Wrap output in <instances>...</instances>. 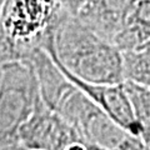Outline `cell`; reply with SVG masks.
Here are the masks:
<instances>
[{
	"label": "cell",
	"instance_id": "6da1fadb",
	"mask_svg": "<svg viewBox=\"0 0 150 150\" xmlns=\"http://www.w3.org/2000/svg\"><path fill=\"white\" fill-rule=\"evenodd\" d=\"M64 71L91 84L125 81L124 56L114 43L98 35L70 15L56 29L45 48Z\"/></svg>",
	"mask_w": 150,
	"mask_h": 150
},
{
	"label": "cell",
	"instance_id": "30bf717a",
	"mask_svg": "<svg viewBox=\"0 0 150 150\" xmlns=\"http://www.w3.org/2000/svg\"><path fill=\"white\" fill-rule=\"evenodd\" d=\"M124 84L133 104L144 150H150V88L129 80H125Z\"/></svg>",
	"mask_w": 150,
	"mask_h": 150
},
{
	"label": "cell",
	"instance_id": "8992f818",
	"mask_svg": "<svg viewBox=\"0 0 150 150\" xmlns=\"http://www.w3.org/2000/svg\"><path fill=\"white\" fill-rule=\"evenodd\" d=\"M64 73L70 79V81H73L78 88H80L93 101H95L115 121H118L123 128L130 131L131 134L140 138V129L134 114L130 96L126 91L124 83L91 84L83 81L80 79L68 74L67 71Z\"/></svg>",
	"mask_w": 150,
	"mask_h": 150
},
{
	"label": "cell",
	"instance_id": "52a82bcc",
	"mask_svg": "<svg viewBox=\"0 0 150 150\" xmlns=\"http://www.w3.org/2000/svg\"><path fill=\"white\" fill-rule=\"evenodd\" d=\"M138 0H86L76 16L89 29L114 43Z\"/></svg>",
	"mask_w": 150,
	"mask_h": 150
},
{
	"label": "cell",
	"instance_id": "ba28073f",
	"mask_svg": "<svg viewBox=\"0 0 150 150\" xmlns=\"http://www.w3.org/2000/svg\"><path fill=\"white\" fill-rule=\"evenodd\" d=\"M30 60L39 81L41 98L50 109H54L73 83L46 49H39Z\"/></svg>",
	"mask_w": 150,
	"mask_h": 150
},
{
	"label": "cell",
	"instance_id": "8fae6325",
	"mask_svg": "<svg viewBox=\"0 0 150 150\" xmlns=\"http://www.w3.org/2000/svg\"><path fill=\"white\" fill-rule=\"evenodd\" d=\"M125 80L150 88V50L139 48L124 51Z\"/></svg>",
	"mask_w": 150,
	"mask_h": 150
},
{
	"label": "cell",
	"instance_id": "5b68a950",
	"mask_svg": "<svg viewBox=\"0 0 150 150\" xmlns=\"http://www.w3.org/2000/svg\"><path fill=\"white\" fill-rule=\"evenodd\" d=\"M75 139L74 130L43 99L18 131V142L33 150H62Z\"/></svg>",
	"mask_w": 150,
	"mask_h": 150
},
{
	"label": "cell",
	"instance_id": "7c38bea8",
	"mask_svg": "<svg viewBox=\"0 0 150 150\" xmlns=\"http://www.w3.org/2000/svg\"><path fill=\"white\" fill-rule=\"evenodd\" d=\"M0 150H25L23 145L15 142V143H0Z\"/></svg>",
	"mask_w": 150,
	"mask_h": 150
},
{
	"label": "cell",
	"instance_id": "e0dca14e",
	"mask_svg": "<svg viewBox=\"0 0 150 150\" xmlns=\"http://www.w3.org/2000/svg\"><path fill=\"white\" fill-rule=\"evenodd\" d=\"M25 150H33V149H25Z\"/></svg>",
	"mask_w": 150,
	"mask_h": 150
},
{
	"label": "cell",
	"instance_id": "5bb4252c",
	"mask_svg": "<svg viewBox=\"0 0 150 150\" xmlns=\"http://www.w3.org/2000/svg\"><path fill=\"white\" fill-rule=\"evenodd\" d=\"M3 4H4V0H0V13H1V8H3Z\"/></svg>",
	"mask_w": 150,
	"mask_h": 150
},
{
	"label": "cell",
	"instance_id": "277c9868",
	"mask_svg": "<svg viewBox=\"0 0 150 150\" xmlns=\"http://www.w3.org/2000/svg\"><path fill=\"white\" fill-rule=\"evenodd\" d=\"M41 99L31 60H14L1 65L0 143L18 142L20 126L31 116Z\"/></svg>",
	"mask_w": 150,
	"mask_h": 150
},
{
	"label": "cell",
	"instance_id": "9c48e42d",
	"mask_svg": "<svg viewBox=\"0 0 150 150\" xmlns=\"http://www.w3.org/2000/svg\"><path fill=\"white\" fill-rule=\"evenodd\" d=\"M150 41V0H138L131 9L114 44L123 51L135 50Z\"/></svg>",
	"mask_w": 150,
	"mask_h": 150
},
{
	"label": "cell",
	"instance_id": "9a60e30c",
	"mask_svg": "<svg viewBox=\"0 0 150 150\" xmlns=\"http://www.w3.org/2000/svg\"><path fill=\"white\" fill-rule=\"evenodd\" d=\"M93 150H103V149H99V148H94V146H93Z\"/></svg>",
	"mask_w": 150,
	"mask_h": 150
},
{
	"label": "cell",
	"instance_id": "3957f363",
	"mask_svg": "<svg viewBox=\"0 0 150 150\" xmlns=\"http://www.w3.org/2000/svg\"><path fill=\"white\" fill-rule=\"evenodd\" d=\"M53 110L67 121L79 140L90 146L103 150H144L142 139L123 128L74 83Z\"/></svg>",
	"mask_w": 150,
	"mask_h": 150
},
{
	"label": "cell",
	"instance_id": "ac0fdd59",
	"mask_svg": "<svg viewBox=\"0 0 150 150\" xmlns=\"http://www.w3.org/2000/svg\"><path fill=\"white\" fill-rule=\"evenodd\" d=\"M91 150H93V146H91Z\"/></svg>",
	"mask_w": 150,
	"mask_h": 150
},
{
	"label": "cell",
	"instance_id": "7a4b0ae2",
	"mask_svg": "<svg viewBox=\"0 0 150 150\" xmlns=\"http://www.w3.org/2000/svg\"><path fill=\"white\" fill-rule=\"evenodd\" d=\"M58 0H4L0 13V65L30 60L53 41L70 16Z\"/></svg>",
	"mask_w": 150,
	"mask_h": 150
},
{
	"label": "cell",
	"instance_id": "4fadbf2b",
	"mask_svg": "<svg viewBox=\"0 0 150 150\" xmlns=\"http://www.w3.org/2000/svg\"><path fill=\"white\" fill-rule=\"evenodd\" d=\"M142 48H145V49H149V50H150V41H149V43H146L145 45H143Z\"/></svg>",
	"mask_w": 150,
	"mask_h": 150
},
{
	"label": "cell",
	"instance_id": "2e32d148",
	"mask_svg": "<svg viewBox=\"0 0 150 150\" xmlns=\"http://www.w3.org/2000/svg\"><path fill=\"white\" fill-rule=\"evenodd\" d=\"M0 76H1V65H0Z\"/></svg>",
	"mask_w": 150,
	"mask_h": 150
}]
</instances>
